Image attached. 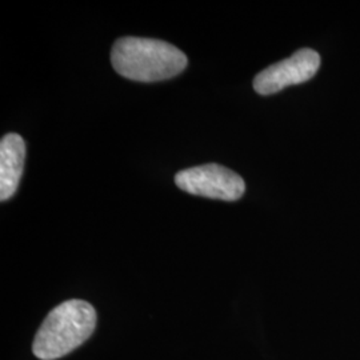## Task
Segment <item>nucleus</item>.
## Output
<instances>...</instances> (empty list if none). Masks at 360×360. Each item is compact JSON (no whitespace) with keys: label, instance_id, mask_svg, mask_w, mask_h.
<instances>
[{"label":"nucleus","instance_id":"obj_3","mask_svg":"<svg viewBox=\"0 0 360 360\" xmlns=\"http://www.w3.org/2000/svg\"><path fill=\"white\" fill-rule=\"evenodd\" d=\"M175 183L186 193L226 202L240 199L245 191L242 176L220 165H203L183 169L175 175Z\"/></svg>","mask_w":360,"mask_h":360},{"label":"nucleus","instance_id":"obj_4","mask_svg":"<svg viewBox=\"0 0 360 360\" xmlns=\"http://www.w3.org/2000/svg\"><path fill=\"white\" fill-rule=\"evenodd\" d=\"M319 67V53L311 49H302L288 59L270 65L257 74L254 89L260 95H272L285 87L307 82L318 72Z\"/></svg>","mask_w":360,"mask_h":360},{"label":"nucleus","instance_id":"obj_2","mask_svg":"<svg viewBox=\"0 0 360 360\" xmlns=\"http://www.w3.org/2000/svg\"><path fill=\"white\" fill-rule=\"evenodd\" d=\"M96 327V311L79 299L56 306L41 323L32 351L40 360L63 358L90 338Z\"/></svg>","mask_w":360,"mask_h":360},{"label":"nucleus","instance_id":"obj_1","mask_svg":"<svg viewBox=\"0 0 360 360\" xmlns=\"http://www.w3.org/2000/svg\"><path fill=\"white\" fill-rule=\"evenodd\" d=\"M111 63L119 75L150 83L179 75L188 65V59L167 41L127 37L114 44Z\"/></svg>","mask_w":360,"mask_h":360},{"label":"nucleus","instance_id":"obj_5","mask_svg":"<svg viewBox=\"0 0 360 360\" xmlns=\"http://www.w3.org/2000/svg\"><path fill=\"white\" fill-rule=\"evenodd\" d=\"M26 143L19 134H7L0 142V200H8L16 193L23 174Z\"/></svg>","mask_w":360,"mask_h":360}]
</instances>
